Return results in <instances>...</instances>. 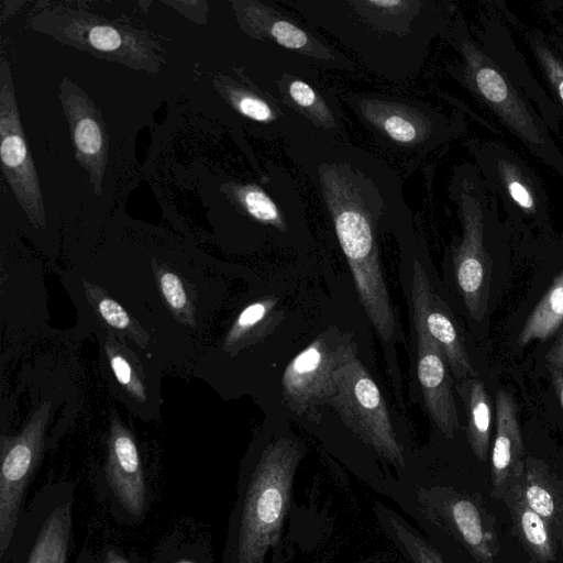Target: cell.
<instances>
[{
    "label": "cell",
    "mask_w": 563,
    "mask_h": 563,
    "mask_svg": "<svg viewBox=\"0 0 563 563\" xmlns=\"http://www.w3.org/2000/svg\"><path fill=\"white\" fill-rule=\"evenodd\" d=\"M305 444L280 437L265 443L242 476L231 537V563H283V537Z\"/></svg>",
    "instance_id": "1"
},
{
    "label": "cell",
    "mask_w": 563,
    "mask_h": 563,
    "mask_svg": "<svg viewBox=\"0 0 563 563\" xmlns=\"http://www.w3.org/2000/svg\"><path fill=\"white\" fill-rule=\"evenodd\" d=\"M363 183L346 167L330 166L321 172L323 197L358 298L379 336L389 341L397 330L396 319L378 256L377 216L363 195Z\"/></svg>",
    "instance_id": "2"
},
{
    "label": "cell",
    "mask_w": 563,
    "mask_h": 563,
    "mask_svg": "<svg viewBox=\"0 0 563 563\" xmlns=\"http://www.w3.org/2000/svg\"><path fill=\"white\" fill-rule=\"evenodd\" d=\"M335 390L328 401L345 427L379 459L395 468L396 475L409 463L397 439L385 399L357 354L334 372Z\"/></svg>",
    "instance_id": "3"
},
{
    "label": "cell",
    "mask_w": 563,
    "mask_h": 563,
    "mask_svg": "<svg viewBox=\"0 0 563 563\" xmlns=\"http://www.w3.org/2000/svg\"><path fill=\"white\" fill-rule=\"evenodd\" d=\"M357 354L353 339L336 329L320 333L286 366L282 377L283 399L298 417L320 423L319 408L335 390L334 372Z\"/></svg>",
    "instance_id": "4"
},
{
    "label": "cell",
    "mask_w": 563,
    "mask_h": 563,
    "mask_svg": "<svg viewBox=\"0 0 563 563\" xmlns=\"http://www.w3.org/2000/svg\"><path fill=\"white\" fill-rule=\"evenodd\" d=\"M34 21L37 29L65 43L104 53L107 58L135 69L159 70V58L154 52L157 45L133 29L117 26L75 11L43 13Z\"/></svg>",
    "instance_id": "5"
},
{
    "label": "cell",
    "mask_w": 563,
    "mask_h": 563,
    "mask_svg": "<svg viewBox=\"0 0 563 563\" xmlns=\"http://www.w3.org/2000/svg\"><path fill=\"white\" fill-rule=\"evenodd\" d=\"M431 291L422 264L416 260L412 273L413 324L418 338L417 374L427 410L446 439H453L460 421L452 380L445 356L430 335L424 319V305Z\"/></svg>",
    "instance_id": "6"
},
{
    "label": "cell",
    "mask_w": 563,
    "mask_h": 563,
    "mask_svg": "<svg viewBox=\"0 0 563 563\" xmlns=\"http://www.w3.org/2000/svg\"><path fill=\"white\" fill-rule=\"evenodd\" d=\"M0 155L2 172L15 199L34 225L45 224V208L37 173L20 121L10 65L0 67Z\"/></svg>",
    "instance_id": "7"
},
{
    "label": "cell",
    "mask_w": 563,
    "mask_h": 563,
    "mask_svg": "<svg viewBox=\"0 0 563 563\" xmlns=\"http://www.w3.org/2000/svg\"><path fill=\"white\" fill-rule=\"evenodd\" d=\"M49 405H42L24 429L14 437H1L0 555L8 549L26 485L42 454Z\"/></svg>",
    "instance_id": "8"
},
{
    "label": "cell",
    "mask_w": 563,
    "mask_h": 563,
    "mask_svg": "<svg viewBox=\"0 0 563 563\" xmlns=\"http://www.w3.org/2000/svg\"><path fill=\"white\" fill-rule=\"evenodd\" d=\"M60 100L69 123L76 157L87 169L97 194L101 192L108 164V137L99 112L75 84L64 80Z\"/></svg>",
    "instance_id": "9"
},
{
    "label": "cell",
    "mask_w": 563,
    "mask_h": 563,
    "mask_svg": "<svg viewBox=\"0 0 563 563\" xmlns=\"http://www.w3.org/2000/svg\"><path fill=\"white\" fill-rule=\"evenodd\" d=\"M106 478L121 506L140 517L145 508V481L135 439L112 412L108 441Z\"/></svg>",
    "instance_id": "10"
},
{
    "label": "cell",
    "mask_w": 563,
    "mask_h": 563,
    "mask_svg": "<svg viewBox=\"0 0 563 563\" xmlns=\"http://www.w3.org/2000/svg\"><path fill=\"white\" fill-rule=\"evenodd\" d=\"M496 432L492 452V482L501 495L509 482L523 474V441L512 396L504 389L496 393Z\"/></svg>",
    "instance_id": "11"
},
{
    "label": "cell",
    "mask_w": 563,
    "mask_h": 563,
    "mask_svg": "<svg viewBox=\"0 0 563 563\" xmlns=\"http://www.w3.org/2000/svg\"><path fill=\"white\" fill-rule=\"evenodd\" d=\"M527 505L539 514L559 538H563V486L539 460L529 457L523 474L517 477Z\"/></svg>",
    "instance_id": "12"
},
{
    "label": "cell",
    "mask_w": 563,
    "mask_h": 563,
    "mask_svg": "<svg viewBox=\"0 0 563 563\" xmlns=\"http://www.w3.org/2000/svg\"><path fill=\"white\" fill-rule=\"evenodd\" d=\"M100 350L106 374L123 400L132 408L142 407L148 401V383L141 363L126 346H123L111 332L100 339Z\"/></svg>",
    "instance_id": "13"
},
{
    "label": "cell",
    "mask_w": 563,
    "mask_h": 563,
    "mask_svg": "<svg viewBox=\"0 0 563 563\" xmlns=\"http://www.w3.org/2000/svg\"><path fill=\"white\" fill-rule=\"evenodd\" d=\"M373 512L383 533L408 563H448L420 530L395 509L375 500Z\"/></svg>",
    "instance_id": "14"
},
{
    "label": "cell",
    "mask_w": 563,
    "mask_h": 563,
    "mask_svg": "<svg viewBox=\"0 0 563 563\" xmlns=\"http://www.w3.org/2000/svg\"><path fill=\"white\" fill-rule=\"evenodd\" d=\"M515 529L532 559L539 563H549L555 559V541L548 522L523 500L517 477L507 489Z\"/></svg>",
    "instance_id": "15"
},
{
    "label": "cell",
    "mask_w": 563,
    "mask_h": 563,
    "mask_svg": "<svg viewBox=\"0 0 563 563\" xmlns=\"http://www.w3.org/2000/svg\"><path fill=\"white\" fill-rule=\"evenodd\" d=\"M442 307L441 299L430 291L424 305L427 329L442 350L453 375L461 379L475 377L477 372L471 363L457 329Z\"/></svg>",
    "instance_id": "16"
},
{
    "label": "cell",
    "mask_w": 563,
    "mask_h": 563,
    "mask_svg": "<svg viewBox=\"0 0 563 563\" xmlns=\"http://www.w3.org/2000/svg\"><path fill=\"white\" fill-rule=\"evenodd\" d=\"M465 406L466 437L472 452L481 462L488 459L492 433V404L484 383L476 377L462 379L456 386Z\"/></svg>",
    "instance_id": "17"
},
{
    "label": "cell",
    "mask_w": 563,
    "mask_h": 563,
    "mask_svg": "<svg viewBox=\"0 0 563 563\" xmlns=\"http://www.w3.org/2000/svg\"><path fill=\"white\" fill-rule=\"evenodd\" d=\"M276 298L266 297L246 306L229 329L224 347L239 350L266 336L279 323L282 311Z\"/></svg>",
    "instance_id": "18"
},
{
    "label": "cell",
    "mask_w": 563,
    "mask_h": 563,
    "mask_svg": "<svg viewBox=\"0 0 563 563\" xmlns=\"http://www.w3.org/2000/svg\"><path fill=\"white\" fill-rule=\"evenodd\" d=\"M71 532V505L56 507L41 528L27 563H66Z\"/></svg>",
    "instance_id": "19"
},
{
    "label": "cell",
    "mask_w": 563,
    "mask_h": 563,
    "mask_svg": "<svg viewBox=\"0 0 563 563\" xmlns=\"http://www.w3.org/2000/svg\"><path fill=\"white\" fill-rule=\"evenodd\" d=\"M563 323V271L537 303L526 320L518 344L523 346L537 340H547Z\"/></svg>",
    "instance_id": "20"
},
{
    "label": "cell",
    "mask_w": 563,
    "mask_h": 563,
    "mask_svg": "<svg viewBox=\"0 0 563 563\" xmlns=\"http://www.w3.org/2000/svg\"><path fill=\"white\" fill-rule=\"evenodd\" d=\"M86 294L97 316L112 330L132 339L137 345L145 347L148 342L146 332L128 313V311L106 291L88 284Z\"/></svg>",
    "instance_id": "21"
},
{
    "label": "cell",
    "mask_w": 563,
    "mask_h": 563,
    "mask_svg": "<svg viewBox=\"0 0 563 563\" xmlns=\"http://www.w3.org/2000/svg\"><path fill=\"white\" fill-rule=\"evenodd\" d=\"M235 196L247 213L254 219L273 224L279 229L284 228L277 207L260 188L255 186L236 187Z\"/></svg>",
    "instance_id": "22"
},
{
    "label": "cell",
    "mask_w": 563,
    "mask_h": 563,
    "mask_svg": "<svg viewBox=\"0 0 563 563\" xmlns=\"http://www.w3.org/2000/svg\"><path fill=\"white\" fill-rule=\"evenodd\" d=\"M375 122L389 137L397 142L412 143L421 135V129L415 117L399 108L383 110L380 114H377Z\"/></svg>",
    "instance_id": "23"
},
{
    "label": "cell",
    "mask_w": 563,
    "mask_h": 563,
    "mask_svg": "<svg viewBox=\"0 0 563 563\" xmlns=\"http://www.w3.org/2000/svg\"><path fill=\"white\" fill-rule=\"evenodd\" d=\"M156 279L159 292L169 309L179 317L190 319V300L179 276L167 268H159Z\"/></svg>",
    "instance_id": "24"
},
{
    "label": "cell",
    "mask_w": 563,
    "mask_h": 563,
    "mask_svg": "<svg viewBox=\"0 0 563 563\" xmlns=\"http://www.w3.org/2000/svg\"><path fill=\"white\" fill-rule=\"evenodd\" d=\"M224 87L232 104L245 117L261 122L273 119L271 108L262 99L230 86Z\"/></svg>",
    "instance_id": "25"
},
{
    "label": "cell",
    "mask_w": 563,
    "mask_h": 563,
    "mask_svg": "<svg viewBox=\"0 0 563 563\" xmlns=\"http://www.w3.org/2000/svg\"><path fill=\"white\" fill-rule=\"evenodd\" d=\"M476 82L484 97L492 102H501L507 97L508 90L503 77L492 68L479 69Z\"/></svg>",
    "instance_id": "26"
},
{
    "label": "cell",
    "mask_w": 563,
    "mask_h": 563,
    "mask_svg": "<svg viewBox=\"0 0 563 563\" xmlns=\"http://www.w3.org/2000/svg\"><path fill=\"white\" fill-rule=\"evenodd\" d=\"M269 34L274 40L288 48L298 49L307 45V34L288 21L278 20L271 24Z\"/></svg>",
    "instance_id": "27"
},
{
    "label": "cell",
    "mask_w": 563,
    "mask_h": 563,
    "mask_svg": "<svg viewBox=\"0 0 563 563\" xmlns=\"http://www.w3.org/2000/svg\"><path fill=\"white\" fill-rule=\"evenodd\" d=\"M289 93L291 98L302 107H310L316 102L313 89L303 81H292L289 86Z\"/></svg>",
    "instance_id": "28"
},
{
    "label": "cell",
    "mask_w": 563,
    "mask_h": 563,
    "mask_svg": "<svg viewBox=\"0 0 563 563\" xmlns=\"http://www.w3.org/2000/svg\"><path fill=\"white\" fill-rule=\"evenodd\" d=\"M548 367L563 371V332L545 354Z\"/></svg>",
    "instance_id": "29"
},
{
    "label": "cell",
    "mask_w": 563,
    "mask_h": 563,
    "mask_svg": "<svg viewBox=\"0 0 563 563\" xmlns=\"http://www.w3.org/2000/svg\"><path fill=\"white\" fill-rule=\"evenodd\" d=\"M509 192L515 201L522 208L530 209L533 205L532 197L528 190L519 183L511 181L509 184Z\"/></svg>",
    "instance_id": "30"
},
{
    "label": "cell",
    "mask_w": 563,
    "mask_h": 563,
    "mask_svg": "<svg viewBox=\"0 0 563 563\" xmlns=\"http://www.w3.org/2000/svg\"><path fill=\"white\" fill-rule=\"evenodd\" d=\"M548 368L550 371V375L552 378V383H553L556 396H558L560 404L563 408V371L553 368V367H548Z\"/></svg>",
    "instance_id": "31"
},
{
    "label": "cell",
    "mask_w": 563,
    "mask_h": 563,
    "mask_svg": "<svg viewBox=\"0 0 563 563\" xmlns=\"http://www.w3.org/2000/svg\"><path fill=\"white\" fill-rule=\"evenodd\" d=\"M104 563H130L126 559L120 555L117 551L110 550L106 554Z\"/></svg>",
    "instance_id": "32"
},
{
    "label": "cell",
    "mask_w": 563,
    "mask_h": 563,
    "mask_svg": "<svg viewBox=\"0 0 563 563\" xmlns=\"http://www.w3.org/2000/svg\"><path fill=\"white\" fill-rule=\"evenodd\" d=\"M368 3L373 4V5L383 7V8H393V7H396V5H400L404 2H401V1H394V0H389V1H384L383 0V1H369Z\"/></svg>",
    "instance_id": "33"
},
{
    "label": "cell",
    "mask_w": 563,
    "mask_h": 563,
    "mask_svg": "<svg viewBox=\"0 0 563 563\" xmlns=\"http://www.w3.org/2000/svg\"><path fill=\"white\" fill-rule=\"evenodd\" d=\"M559 92H560V96H561V98L563 100V79L559 84Z\"/></svg>",
    "instance_id": "34"
}]
</instances>
